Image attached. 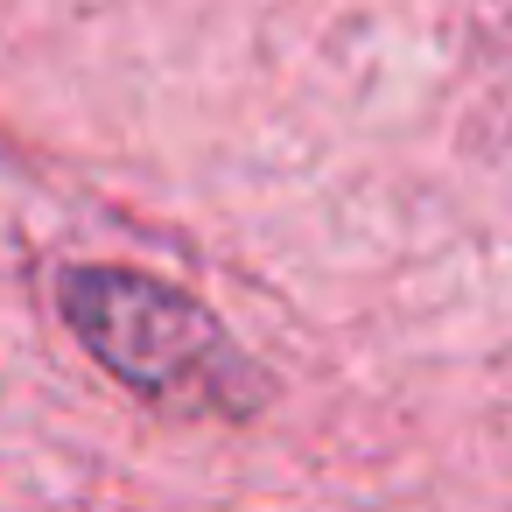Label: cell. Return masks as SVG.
<instances>
[{
	"instance_id": "6da1fadb",
	"label": "cell",
	"mask_w": 512,
	"mask_h": 512,
	"mask_svg": "<svg viewBox=\"0 0 512 512\" xmlns=\"http://www.w3.org/2000/svg\"><path fill=\"white\" fill-rule=\"evenodd\" d=\"M64 316L92 344V358H106L127 386H141L162 407H218L246 379L225 330L169 281L78 267L64 281Z\"/></svg>"
}]
</instances>
